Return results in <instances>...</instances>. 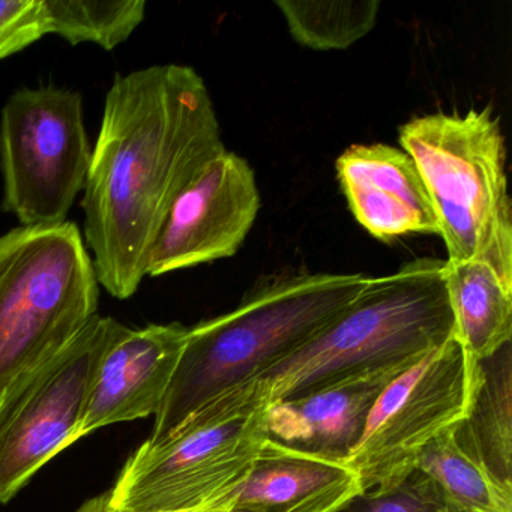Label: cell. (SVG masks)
I'll use <instances>...</instances> for the list:
<instances>
[{"instance_id":"1","label":"cell","mask_w":512,"mask_h":512,"mask_svg":"<svg viewBox=\"0 0 512 512\" xmlns=\"http://www.w3.org/2000/svg\"><path fill=\"white\" fill-rule=\"evenodd\" d=\"M226 151L208 86L187 65L116 74L83 197L98 284L128 299L176 197Z\"/></svg>"},{"instance_id":"2","label":"cell","mask_w":512,"mask_h":512,"mask_svg":"<svg viewBox=\"0 0 512 512\" xmlns=\"http://www.w3.org/2000/svg\"><path fill=\"white\" fill-rule=\"evenodd\" d=\"M365 274L263 278L229 313L188 328L187 346L149 440H160L218 395L251 382L313 340L367 287Z\"/></svg>"},{"instance_id":"3","label":"cell","mask_w":512,"mask_h":512,"mask_svg":"<svg viewBox=\"0 0 512 512\" xmlns=\"http://www.w3.org/2000/svg\"><path fill=\"white\" fill-rule=\"evenodd\" d=\"M445 260L421 259L370 277L358 299L313 340L245 383L271 404L346 374L418 358L452 338Z\"/></svg>"},{"instance_id":"4","label":"cell","mask_w":512,"mask_h":512,"mask_svg":"<svg viewBox=\"0 0 512 512\" xmlns=\"http://www.w3.org/2000/svg\"><path fill=\"white\" fill-rule=\"evenodd\" d=\"M427 188L448 263H481L512 287L506 143L493 107L416 116L398 131Z\"/></svg>"},{"instance_id":"5","label":"cell","mask_w":512,"mask_h":512,"mask_svg":"<svg viewBox=\"0 0 512 512\" xmlns=\"http://www.w3.org/2000/svg\"><path fill=\"white\" fill-rule=\"evenodd\" d=\"M100 284L74 223L0 236V394L98 314Z\"/></svg>"},{"instance_id":"6","label":"cell","mask_w":512,"mask_h":512,"mask_svg":"<svg viewBox=\"0 0 512 512\" xmlns=\"http://www.w3.org/2000/svg\"><path fill=\"white\" fill-rule=\"evenodd\" d=\"M265 404L235 388L208 401L160 440H146L119 473L110 502L136 512H175L247 479L266 433Z\"/></svg>"},{"instance_id":"7","label":"cell","mask_w":512,"mask_h":512,"mask_svg":"<svg viewBox=\"0 0 512 512\" xmlns=\"http://www.w3.org/2000/svg\"><path fill=\"white\" fill-rule=\"evenodd\" d=\"M127 329L94 317L64 349L25 371L0 394V503L56 454L76 443L98 368Z\"/></svg>"},{"instance_id":"8","label":"cell","mask_w":512,"mask_h":512,"mask_svg":"<svg viewBox=\"0 0 512 512\" xmlns=\"http://www.w3.org/2000/svg\"><path fill=\"white\" fill-rule=\"evenodd\" d=\"M92 149L77 92L44 86L22 89L0 121L4 209L22 226L65 223L85 190Z\"/></svg>"},{"instance_id":"9","label":"cell","mask_w":512,"mask_h":512,"mask_svg":"<svg viewBox=\"0 0 512 512\" xmlns=\"http://www.w3.org/2000/svg\"><path fill=\"white\" fill-rule=\"evenodd\" d=\"M476 388L454 338L398 374L377 398L346 460L362 493L392 487L412 473L421 452L466 418Z\"/></svg>"},{"instance_id":"10","label":"cell","mask_w":512,"mask_h":512,"mask_svg":"<svg viewBox=\"0 0 512 512\" xmlns=\"http://www.w3.org/2000/svg\"><path fill=\"white\" fill-rule=\"evenodd\" d=\"M247 160L224 151L176 197L149 254L146 277H161L238 253L260 211Z\"/></svg>"},{"instance_id":"11","label":"cell","mask_w":512,"mask_h":512,"mask_svg":"<svg viewBox=\"0 0 512 512\" xmlns=\"http://www.w3.org/2000/svg\"><path fill=\"white\" fill-rule=\"evenodd\" d=\"M187 340L188 328L181 323L125 329L101 361L77 439L107 425L155 415Z\"/></svg>"},{"instance_id":"12","label":"cell","mask_w":512,"mask_h":512,"mask_svg":"<svg viewBox=\"0 0 512 512\" xmlns=\"http://www.w3.org/2000/svg\"><path fill=\"white\" fill-rule=\"evenodd\" d=\"M419 358L346 374L302 394L266 404L269 439L299 451L346 461L383 389Z\"/></svg>"},{"instance_id":"13","label":"cell","mask_w":512,"mask_h":512,"mask_svg":"<svg viewBox=\"0 0 512 512\" xmlns=\"http://www.w3.org/2000/svg\"><path fill=\"white\" fill-rule=\"evenodd\" d=\"M335 170L350 212L373 238L439 235L427 188L403 149L352 145L337 158Z\"/></svg>"},{"instance_id":"14","label":"cell","mask_w":512,"mask_h":512,"mask_svg":"<svg viewBox=\"0 0 512 512\" xmlns=\"http://www.w3.org/2000/svg\"><path fill=\"white\" fill-rule=\"evenodd\" d=\"M359 494L358 476L346 461L266 437L239 490L235 512H340Z\"/></svg>"},{"instance_id":"15","label":"cell","mask_w":512,"mask_h":512,"mask_svg":"<svg viewBox=\"0 0 512 512\" xmlns=\"http://www.w3.org/2000/svg\"><path fill=\"white\" fill-rule=\"evenodd\" d=\"M443 280L454 319L452 338L463 350L467 373L476 386L481 362L511 344L512 287L481 263L445 260Z\"/></svg>"},{"instance_id":"16","label":"cell","mask_w":512,"mask_h":512,"mask_svg":"<svg viewBox=\"0 0 512 512\" xmlns=\"http://www.w3.org/2000/svg\"><path fill=\"white\" fill-rule=\"evenodd\" d=\"M511 344L481 362V379L466 418L455 427L461 448L512 487Z\"/></svg>"},{"instance_id":"17","label":"cell","mask_w":512,"mask_h":512,"mask_svg":"<svg viewBox=\"0 0 512 512\" xmlns=\"http://www.w3.org/2000/svg\"><path fill=\"white\" fill-rule=\"evenodd\" d=\"M416 469L433 481L455 512H512V487L461 448L455 427L421 452Z\"/></svg>"},{"instance_id":"18","label":"cell","mask_w":512,"mask_h":512,"mask_svg":"<svg viewBox=\"0 0 512 512\" xmlns=\"http://www.w3.org/2000/svg\"><path fill=\"white\" fill-rule=\"evenodd\" d=\"M296 43L317 52L346 50L373 31L379 0H277Z\"/></svg>"},{"instance_id":"19","label":"cell","mask_w":512,"mask_h":512,"mask_svg":"<svg viewBox=\"0 0 512 512\" xmlns=\"http://www.w3.org/2000/svg\"><path fill=\"white\" fill-rule=\"evenodd\" d=\"M47 32L68 43H94L104 50L121 46L145 20V0H43Z\"/></svg>"},{"instance_id":"20","label":"cell","mask_w":512,"mask_h":512,"mask_svg":"<svg viewBox=\"0 0 512 512\" xmlns=\"http://www.w3.org/2000/svg\"><path fill=\"white\" fill-rule=\"evenodd\" d=\"M340 512H455L418 469L383 490L365 491Z\"/></svg>"},{"instance_id":"21","label":"cell","mask_w":512,"mask_h":512,"mask_svg":"<svg viewBox=\"0 0 512 512\" xmlns=\"http://www.w3.org/2000/svg\"><path fill=\"white\" fill-rule=\"evenodd\" d=\"M49 35L43 0H0V61Z\"/></svg>"},{"instance_id":"22","label":"cell","mask_w":512,"mask_h":512,"mask_svg":"<svg viewBox=\"0 0 512 512\" xmlns=\"http://www.w3.org/2000/svg\"><path fill=\"white\" fill-rule=\"evenodd\" d=\"M242 484H244V482H242ZM242 484L232 488V490L226 491V493L220 494V496L214 497V499L208 500V502L200 503V505L194 506V508L182 509V511L175 512H235L236 502H238L239 490H241ZM74 512L136 511H130V509L119 508V506L113 505L106 491V493L98 494V496L86 500V502Z\"/></svg>"}]
</instances>
